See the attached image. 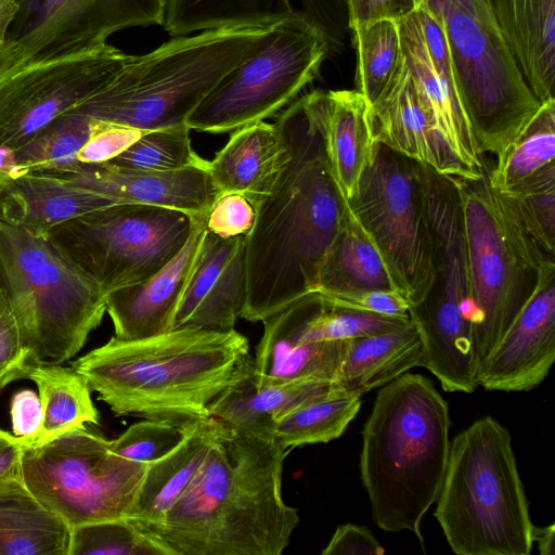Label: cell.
<instances>
[{
	"mask_svg": "<svg viewBox=\"0 0 555 555\" xmlns=\"http://www.w3.org/2000/svg\"><path fill=\"white\" fill-rule=\"evenodd\" d=\"M498 192L528 236L545 255L554 258L555 163Z\"/></svg>",
	"mask_w": 555,
	"mask_h": 555,
	"instance_id": "cell-38",
	"label": "cell"
},
{
	"mask_svg": "<svg viewBox=\"0 0 555 555\" xmlns=\"http://www.w3.org/2000/svg\"><path fill=\"white\" fill-rule=\"evenodd\" d=\"M25 378L36 384L42 408L41 428L30 446L49 442L86 424H99L91 389L73 366L29 363L21 374V379Z\"/></svg>",
	"mask_w": 555,
	"mask_h": 555,
	"instance_id": "cell-34",
	"label": "cell"
},
{
	"mask_svg": "<svg viewBox=\"0 0 555 555\" xmlns=\"http://www.w3.org/2000/svg\"><path fill=\"white\" fill-rule=\"evenodd\" d=\"M460 191L473 301L472 334L478 365L489 356L530 296L545 255L528 236L489 179L455 178Z\"/></svg>",
	"mask_w": 555,
	"mask_h": 555,
	"instance_id": "cell-8",
	"label": "cell"
},
{
	"mask_svg": "<svg viewBox=\"0 0 555 555\" xmlns=\"http://www.w3.org/2000/svg\"><path fill=\"white\" fill-rule=\"evenodd\" d=\"M26 172L18 165L16 150L0 145V191L12 180Z\"/></svg>",
	"mask_w": 555,
	"mask_h": 555,
	"instance_id": "cell-53",
	"label": "cell"
},
{
	"mask_svg": "<svg viewBox=\"0 0 555 555\" xmlns=\"http://www.w3.org/2000/svg\"><path fill=\"white\" fill-rule=\"evenodd\" d=\"M188 126L145 131L125 152L106 163L126 169L170 171L202 165Z\"/></svg>",
	"mask_w": 555,
	"mask_h": 555,
	"instance_id": "cell-40",
	"label": "cell"
},
{
	"mask_svg": "<svg viewBox=\"0 0 555 555\" xmlns=\"http://www.w3.org/2000/svg\"><path fill=\"white\" fill-rule=\"evenodd\" d=\"M57 177L122 203L166 207L194 218H206L221 194L208 171V160L170 171L133 170L108 163L81 164Z\"/></svg>",
	"mask_w": 555,
	"mask_h": 555,
	"instance_id": "cell-22",
	"label": "cell"
},
{
	"mask_svg": "<svg viewBox=\"0 0 555 555\" xmlns=\"http://www.w3.org/2000/svg\"><path fill=\"white\" fill-rule=\"evenodd\" d=\"M328 52L325 38L313 27L273 26L261 47L218 82L185 125L224 133L273 116L320 76Z\"/></svg>",
	"mask_w": 555,
	"mask_h": 555,
	"instance_id": "cell-14",
	"label": "cell"
},
{
	"mask_svg": "<svg viewBox=\"0 0 555 555\" xmlns=\"http://www.w3.org/2000/svg\"><path fill=\"white\" fill-rule=\"evenodd\" d=\"M94 119L68 111L16 149L18 165L35 173L63 176L78 168L77 155L91 135Z\"/></svg>",
	"mask_w": 555,
	"mask_h": 555,
	"instance_id": "cell-37",
	"label": "cell"
},
{
	"mask_svg": "<svg viewBox=\"0 0 555 555\" xmlns=\"http://www.w3.org/2000/svg\"><path fill=\"white\" fill-rule=\"evenodd\" d=\"M350 31L357 51V91L371 105L389 82L398 64L401 54L399 23L384 20Z\"/></svg>",
	"mask_w": 555,
	"mask_h": 555,
	"instance_id": "cell-39",
	"label": "cell"
},
{
	"mask_svg": "<svg viewBox=\"0 0 555 555\" xmlns=\"http://www.w3.org/2000/svg\"><path fill=\"white\" fill-rule=\"evenodd\" d=\"M0 288L29 363H64L106 312L105 294L47 235L0 221Z\"/></svg>",
	"mask_w": 555,
	"mask_h": 555,
	"instance_id": "cell-7",
	"label": "cell"
},
{
	"mask_svg": "<svg viewBox=\"0 0 555 555\" xmlns=\"http://www.w3.org/2000/svg\"><path fill=\"white\" fill-rule=\"evenodd\" d=\"M435 517L459 555H529L533 529L509 431L492 416L450 442Z\"/></svg>",
	"mask_w": 555,
	"mask_h": 555,
	"instance_id": "cell-6",
	"label": "cell"
},
{
	"mask_svg": "<svg viewBox=\"0 0 555 555\" xmlns=\"http://www.w3.org/2000/svg\"><path fill=\"white\" fill-rule=\"evenodd\" d=\"M272 27L175 37L146 54L130 55L109 85L70 111L143 131L186 126L197 105L261 47Z\"/></svg>",
	"mask_w": 555,
	"mask_h": 555,
	"instance_id": "cell-5",
	"label": "cell"
},
{
	"mask_svg": "<svg viewBox=\"0 0 555 555\" xmlns=\"http://www.w3.org/2000/svg\"><path fill=\"white\" fill-rule=\"evenodd\" d=\"M377 289L402 295L377 247L349 207L323 259L315 291L335 295Z\"/></svg>",
	"mask_w": 555,
	"mask_h": 555,
	"instance_id": "cell-33",
	"label": "cell"
},
{
	"mask_svg": "<svg viewBox=\"0 0 555 555\" xmlns=\"http://www.w3.org/2000/svg\"><path fill=\"white\" fill-rule=\"evenodd\" d=\"M447 401L433 382L404 373L377 392L362 431L360 475L375 524L409 530L424 547L421 522L436 502L450 451Z\"/></svg>",
	"mask_w": 555,
	"mask_h": 555,
	"instance_id": "cell-4",
	"label": "cell"
},
{
	"mask_svg": "<svg viewBox=\"0 0 555 555\" xmlns=\"http://www.w3.org/2000/svg\"><path fill=\"white\" fill-rule=\"evenodd\" d=\"M255 215V207L245 195L221 193L206 217V228L223 238L245 236L254 225Z\"/></svg>",
	"mask_w": 555,
	"mask_h": 555,
	"instance_id": "cell-44",
	"label": "cell"
},
{
	"mask_svg": "<svg viewBox=\"0 0 555 555\" xmlns=\"http://www.w3.org/2000/svg\"><path fill=\"white\" fill-rule=\"evenodd\" d=\"M306 25L339 51L348 29L346 0H166L163 26L172 37L215 28Z\"/></svg>",
	"mask_w": 555,
	"mask_h": 555,
	"instance_id": "cell-18",
	"label": "cell"
},
{
	"mask_svg": "<svg viewBox=\"0 0 555 555\" xmlns=\"http://www.w3.org/2000/svg\"><path fill=\"white\" fill-rule=\"evenodd\" d=\"M122 203L74 186L63 178L28 172L0 191V221L38 235L83 214Z\"/></svg>",
	"mask_w": 555,
	"mask_h": 555,
	"instance_id": "cell-26",
	"label": "cell"
},
{
	"mask_svg": "<svg viewBox=\"0 0 555 555\" xmlns=\"http://www.w3.org/2000/svg\"><path fill=\"white\" fill-rule=\"evenodd\" d=\"M348 204L410 307L417 305L433 279L428 166L375 142Z\"/></svg>",
	"mask_w": 555,
	"mask_h": 555,
	"instance_id": "cell-11",
	"label": "cell"
},
{
	"mask_svg": "<svg viewBox=\"0 0 555 555\" xmlns=\"http://www.w3.org/2000/svg\"><path fill=\"white\" fill-rule=\"evenodd\" d=\"M324 138L335 179L346 198L350 199L375 147L367 120V103L360 92L325 91Z\"/></svg>",
	"mask_w": 555,
	"mask_h": 555,
	"instance_id": "cell-32",
	"label": "cell"
},
{
	"mask_svg": "<svg viewBox=\"0 0 555 555\" xmlns=\"http://www.w3.org/2000/svg\"><path fill=\"white\" fill-rule=\"evenodd\" d=\"M330 305L365 310L380 314L409 315L410 304L403 295L395 291H367L348 294L325 295L318 292Z\"/></svg>",
	"mask_w": 555,
	"mask_h": 555,
	"instance_id": "cell-47",
	"label": "cell"
},
{
	"mask_svg": "<svg viewBox=\"0 0 555 555\" xmlns=\"http://www.w3.org/2000/svg\"><path fill=\"white\" fill-rule=\"evenodd\" d=\"M12 434L26 446L35 442L42 423V408L38 392L25 388L16 391L10 403Z\"/></svg>",
	"mask_w": 555,
	"mask_h": 555,
	"instance_id": "cell-49",
	"label": "cell"
},
{
	"mask_svg": "<svg viewBox=\"0 0 555 555\" xmlns=\"http://www.w3.org/2000/svg\"><path fill=\"white\" fill-rule=\"evenodd\" d=\"M24 447L21 438L0 428V479L21 475Z\"/></svg>",
	"mask_w": 555,
	"mask_h": 555,
	"instance_id": "cell-51",
	"label": "cell"
},
{
	"mask_svg": "<svg viewBox=\"0 0 555 555\" xmlns=\"http://www.w3.org/2000/svg\"><path fill=\"white\" fill-rule=\"evenodd\" d=\"M193 423L145 418L109 440V447L125 459L151 464L170 453L184 439Z\"/></svg>",
	"mask_w": 555,
	"mask_h": 555,
	"instance_id": "cell-43",
	"label": "cell"
},
{
	"mask_svg": "<svg viewBox=\"0 0 555 555\" xmlns=\"http://www.w3.org/2000/svg\"><path fill=\"white\" fill-rule=\"evenodd\" d=\"M170 555L128 519H109L69 528L67 555Z\"/></svg>",
	"mask_w": 555,
	"mask_h": 555,
	"instance_id": "cell-41",
	"label": "cell"
},
{
	"mask_svg": "<svg viewBox=\"0 0 555 555\" xmlns=\"http://www.w3.org/2000/svg\"><path fill=\"white\" fill-rule=\"evenodd\" d=\"M246 300L244 236L223 238L207 230L179 302L173 327L234 330Z\"/></svg>",
	"mask_w": 555,
	"mask_h": 555,
	"instance_id": "cell-23",
	"label": "cell"
},
{
	"mask_svg": "<svg viewBox=\"0 0 555 555\" xmlns=\"http://www.w3.org/2000/svg\"><path fill=\"white\" fill-rule=\"evenodd\" d=\"M286 156V145L275 125L261 120L234 130L208 160V171L220 193H241L254 206L269 192Z\"/></svg>",
	"mask_w": 555,
	"mask_h": 555,
	"instance_id": "cell-27",
	"label": "cell"
},
{
	"mask_svg": "<svg viewBox=\"0 0 555 555\" xmlns=\"http://www.w3.org/2000/svg\"><path fill=\"white\" fill-rule=\"evenodd\" d=\"M360 398L334 388L281 417L274 425V437L287 450L337 439L358 414Z\"/></svg>",
	"mask_w": 555,
	"mask_h": 555,
	"instance_id": "cell-35",
	"label": "cell"
},
{
	"mask_svg": "<svg viewBox=\"0 0 555 555\" xmlns=\"http://www.w3.org/2000/svg\"><path fill=\"white\" fill-rule=\"evenodd\" d=\"M288 453L273 433L225 429L156 524L139 527L170 555H280L299 522L282 496Z\"/></svg>",
	"mask_w": 555,
	"mask_h": 555,
	"instance_id": "cell-2",
	"label": "cell"
},
{
	"mask_svg": "<svg viewBox=\"0 0 555 555\" xmlns=\"http://www.w3.org/2000/svg\"><path fill=\"white\" fill-rule=\"evenodd\" d=\"M367 120L374 142L423 163L439 175L473 178L480 172L460 159L430 121L420 104L402 51L389 82L376 101L367 105Z\"/></svg>",
	"mask_w": 555,
	"mask_h": 555,
	"instance_id": "cell-20",
	"label": "cell"
},
{
	"mask_svg": "<svg viewBox=\"0 0 555 555\" xmlns=\"http://www.w3.org/2000/svg\"><path fill=\"white\" fill-rule=\"evenodd\" d=\"M253 362L248 339L235 330L177 327L132 340L113 336L72 366L117 416L192 423L251 376Z\"/></svg>",
	"mask_w": 555,
	"mask_h": 555,
	"instance_id": "cell-3",
	"label": "cell"
},
{
	"mask_svg": "<svg viewBox=\"0 0 555 555\" xmlns=\"http://www.w3.org/2000/svg\"><path fill=\"white\" fill-rule=\"evenodd\" d=\"M554 156L555 101H550L496 156L489 167L490 183L498 191L513 186L555 163Z\"/></svg>",
	"mask_w": 555,
	"mask_h": 555,
	"instance_id": "cell-36",
	"label": "cell"
},
{
	"mask_svg": "<svg viewBox=\"0 0 555 555\" xmlns=\"http://www.w3.org/2000/svg\"><path fill=\"white\" fill-rule=\"evenodd\" d=\"M24 63L27 62L23 60L18 49L7 41V44L0 47V80Z\"/></svg>",
	"mask_w": 555,
	"mask_h": 555,
	"instance_id": "cell-54",
	"label": "cell"
},
{
	"mask_svg": "<svg viewBox=\"0 0 555 555\" xmlns=\"http://www.w3.org/2000/svg\"><path fill=\"white\" fill-rule=\"evenodd\" d=\"M27 365L18 325L11 306L0 288V389L21 379Z\"/></svg>",
	"mask_w": 555,
	"mask_h": 555,
	"instance_id": "cell-46",
	"label": "cell"
},
{
	"mask_svg": "<svg viewBox=\"0 0 555 555\" xmlns=\"http://www.w3.org/2000/svg\"><path fill=\"white\" fill-rule=\"evenodd\" d=\"M554 538H555V526L551 524L546 527H537L533 529V543H538V548L541 555H553L554 554Z\"/></svg>",
	"mask_w": 555,
	"mask_h": 555,
	"instance_id": "cell-56",
	"label": "cell"
},
{
	"mask_svg": "<svg viewBox=\"0 0 555 555\" xmlns=\"http://www.w3.org/2000/svg\"><path fill=\"white\" fill-rule=\"evenodd\" d=\"M149 465L116 454L109 440L83 427L24 447L21 476L39 502L70 528L127 519Z\"/></svg>",
	"mask_w": 555,
	"mask_h": 555,
	"instance_id": "cell-10",
	"label": "cell"
},
{
	"mask_svg": "<svg viewBox=\"0 0 555 555\" xmlns=\"http://www.w3.org/2000/svg\"><path fill=\"white\" fill-rule=\"evenodd\" d=\"M224 429L225 425L212 416L194 422L170 453L149 465L127 519L140 528L162 520L189 487Z\"/></svg>",
	"mask_w": 555,
	"mask_h": 555,
	"instance_id": "cell-28",
	"label": "cell"
},
{
	"mask_svg": "<svg viewBox=\"0 0 555 555\" xmlns=\"http://www.w3.org/2000/svg\"><path fill=\"white\" fill-rule=\"evenodd\" d=\"M17 11L16 0H0V47L7 44L8 31Z\"/></svg>",
	"mask_w": 555,
	"mask_h": 555,
	"instance_id": "cell-55",
	"label": "cell"
},
{
	"mask_svg": "<svg viewBox=\"0 0 555 555\" xmlns=\"http://www.w3.org/2000/svg\"><path fill=\"white\" fill-rule=\"evenodd\" d=\"M321 305L317 291L291 304L263 322L253 362L257 387L300 379L333 382L348 340H311L307 330Z\"/></svg>",
	"mask_w": 555,
	"mask_h": 555,
	"instance_id": "cell-19",
	"label": "cell"
},
{
	"mask_svg": "<svg viewBox=\"0 0 555 555\" xmlns=\"http://www.w3.org/2000/svg\"><path fill=\"white\" fill-rule=\"evenodd\" d=\"M428 218L433 279L425 297L409 315L422 341L420 366L450 392L477 386L472 315L473 301L460 191L456 179L428 166Z\"/></svg>",
	"mask_w": 555,
	"mask_h": 555,
	"instance_id": "cell-9",
	"label": "cell"
},
{
	"mask_svg": "<svg viewBox=\"0 0 555 555\" xmlns=\"http://www.w3.org/2000/svg\"><path fill=\"white\" fill-rule=\"evenodd\" d=\"M346 7L349 30L384 20L399 22L415 9L413 0H346Z\"/></svg>",
	"mask_w": 555,
	"mask_h": 555,
	"instance_id": "cell-48",
	"label": "cell"
},
{
	"mask_svg": "<svg viewBox=\"0 0 555 555\" xmlns=\"http://www.w3.org/2000/svg\"><path fill=\"white\" fill-rule=\"evenodd\" d=\"M7 41L25 62L77 53L106 44L133 26L163 25L166 0H16Z\"/></svg>",
	"mask_w": 555,
	"mask_h": 555,
	"instance_id": "cell-16",
	"label": "cell"
},
{
	"mask_svg": "<svg viewBox=\"0 0 555 555\" xmlns=\"http://www.w3.org/2000/svg\"><path fill=\"white\" fill-rule=\"evenodd\" d=\"M384 553V547L367 527L353 524L338 526L322 551V555H383Z\"/></svg>",
	"mask_w": 555,
	"mask_h": 555,
	"instance_id": "cell-50",
	"label": "cell"
},
{
	"mask_svg": "<svg viewBox=\"0 0 555 555\" xmlns=\"http://www.w3.org/2000/svg\"><path fill=\"white\" fill-rule=\"evenodd\" d=\"M555 359V261L544 260L534 287L478 370L487 390L528 391L547 376Z\"/></svg>",
	"mask_w": 555,
	"mask_h": 555,
	"instance_id": "cell-17",
	"label": "cell"
},
{
	"mask_svg": "<svg viewBox=\"0 0 555 555\" xmlns=\"http://www.w3.org/2000/svg\"><path fill=\"white\" fill-rule=\"evenodd\" d=\"M193 221L180 210L119 203L67 220L47 236L106 295L164 267L186 243Z\"/></svg>",
	"mask_w": 555,
	"mask_h": 555,
	"instance_id": "cell-12",
	"label": "cell"
},
{
	"mask_svg": "<svg viewBox=\"0 0 555 555\" xmlns=\"http://www.w3.org/2000/svg\"><path fill=\"white\" fill-rule=\"evenodd\" d=\"M459 10L466 13L486 29L490 30L495 35H501L496 25L494 15L491 10L489 0H448Z\"/></svg>",
	"mask_w": 555,
	"mask_h": 555,
	"instance_id": "cell-52",
	"label": "cell"
},
{
	"mask_svg": "<svg viewBox=\"0 0 555 555\" xmlns=\"http://www.w3.org/2000/svg\"><path fill=\"white\" fill-rule=\"evenodd\" d=\"M421 359L422 341L412 322L386 333L348 339L333 385L345 395L361 397L420 366Z\"/></svg>",
	"mask_w": 555,
	"mask_h": 555,
	"instance_id": "cell-29",
	"label": "cell"
},
{
	"mask_svg": "<svg viewBox=\"0 0 555 555\" xmlns=\"http://www.w3.org/2000/svg\"><path fill=\"white\" fill-rule=\"evenodd\" d=\"M320 295V294H319ZM307 331L311 340H348L393 331L411 323L410 315L395 317L333 306L321 297Z\"/></svg>",
	"mask_w": 555,
	"mask_h": 555,
	"instance_id": "cell-42",
	"label": "cell"
},
{
	"mask_svg": "<svg viewBox=\"0 0 555 555\" xmlns=\"http://www.w3.org/2000/svg\"><path fill=\"white\" fill-rule=\"evenodd\" d=\"M69 527L43 506L22 476L0 479V555H67Z\"/></svg>",
	"mask_w": 555,
	"mask_h": 555,
	"instance_id": "cell-31",
	"label": "cell"
},
{
	"mask_svg": "<svg viewBox=\"0 0 555 555\" xmlns=\"http://www.w3.org/2000/svg\"><path fill=\"white\" fill-rule=\"evenodd\" d=\"M442 28L460 96L481 153L499 156L541 103L504 39L448 0H413Z\"/></svg>",
	"mask_w": 555,
	"mask_h": 555,
	"instance_id": "cell-13",
	"label": "cell"
},
{
	"mask_svg": "<svg viewBox=\"0 0 555 555\" xmlns=\"http://www.w3.org/2000/svg\"><path fill=\"white\" fill-rule=\"evenodd\" d=\"M334 388L333 382L321 379L257 387L249 376L219 395L208 413L234 430L273 433L275 423L289 411Z\"/></svg>",
	"mask_w": 555,
	"mask_h": 555,
	"instance_id": "cell-30",
	"label": "cell"
},
{
	"mask_svg": "<svg viewBox=\"0 0 555 555\" xmlns=\"http://www.w3.org/2000/svg\"><path fill=\"white\" fill-rule=\"evenodd\" d=\"M130 55L101 47L27 62L0 80V145L18 149L120 73Z\"/></svg>",
	"mask_w": 555,
	"mask_h": 555,
	"instance_id": "cell-15",
	"label": "cell"
},
{
	"mask_svg": "<svg viewBox=\"0 0 555 555\" xmlns=\"http://www.w3.org/2000/svg\"><path fill=\"white\" fill-rule=\"evenodd\" d=\"M398 23L420 104L460 159L479 170L482 153L460 96L448 43L428 48L415 9Z\"/></svg>",
	"mask_w": 555,
	"mask_h": 555,
	"instance_id": "cell-21",
	"label": "cell"
},
{
	"mask_svg": "<svg viewBox=\"0 0 555 555\" xmlns=\"http://www.w3.org/2000/svg\"><path fill=\"white\" fill-rule=\"evenodd\" d=\"M499 30L529 89L555 101V0H489Z\"/></svg>",
	"mask_w": 555,
	"mask_h": 555,
	"instance_id": "cell-25",
	"label": "cell"
},
{
	"mask_svg": "<svg viewBox=\"0 0 555 555\" xmlns=\"http://www.w3.org/2000/svg\"><path fill=\"white\" fill-rule=\"evenodd\" d=\"M206 232V218H194L186 243L171 260L144 281L106 294V312L117 339L145 338L173 327L179 302L202 251Z\"/></svg>",
	"mask_w": 555,
	"mask_h": 555,
	"instance_id": "cell-24",
	"label": "cell"
},
{
	"mask_svg": "<svg viewBox=\"0 0 555 555\" xmlns=\"http://www.w3.org/2000/svg\"><path fill=\"white\" fill-rule=\"evenodd\" d=\"M324 94L294 100L275 121L287 149L245 238L246 300L241 318L264 321L317 289L323 259L348 212L330 165Z\"/></svg>",
	"mask_w": 555,
	"mask_h": 555,
	"instance_id": "cell-1",
	"label": "cell"
},
{
	"mask_svg": "<svg viewBox=\"0 0 555 555\" xmlns=\"http://www.w3.org/2000/svg\"><path fill=\"white\" fill-rule=\"evenodd\" d=\"M145 131L94 119L90 138L77 159L81 164H102L112 160L131 146Z\"/></svg>",
	"mask_w": 555,
	"mask_h": 555,
	"instance_id": "cell-45",
	"label": "cell"
}]
</instances>
